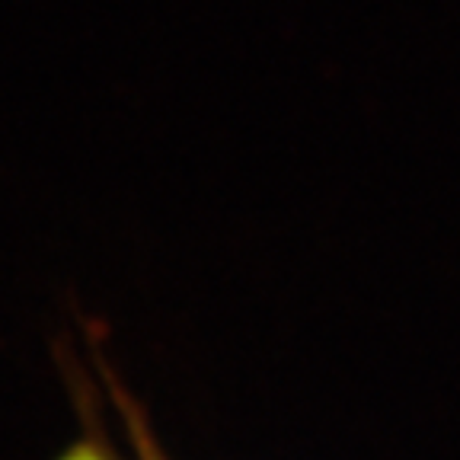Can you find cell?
Returning a JSON list of instances; mask_svg holds the SVG:
<instances>
[{"label":"cell","mask_w":460,"mask_h":460,"mask_svg":"<svg viewBox=\"0 0 460 460\" xmlns=\"http://www.w3.org/2000/svg\"><path fill=\"white\" fill-rule=\"evenodd\" d=\"M58 460H115V457L102 441L80 438V441H74L71 447H65V451L58 454Z\"/></svg>","instance_id":"cell-1"},{"label":"cell","mask_w":460,"mask_h":460,"mask_svg":"<svg viewBox=\"0 0 460 460\" xmlns=\"http://www.w3.org/2000/svg\"><path fill=\"white\" fill-rule=\"evenodd\" d=\"M131 435H135V441H137V447H141V457L144 460H164L157 454V447H154V441L147 438V431H144L141 425H131Z\"/></svg>","instance_id":"cell-2"}]
</instances>
